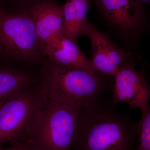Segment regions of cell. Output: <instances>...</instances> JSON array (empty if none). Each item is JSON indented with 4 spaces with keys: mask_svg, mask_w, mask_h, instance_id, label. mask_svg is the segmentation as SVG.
Here are the masks:
<instances>
[{
    "mask_svg": "<svg viewBox=\"0 0 150 150\" xmlns=\"http://www.w3.org/2000/svg\"><path fill=\"white\" fill-rule=\"evenodd\" d=\"M40 81L27 71L0 67V101L28 88Z\"/></svg>",
    "mask_w": 150,
    "mask_h": 150,
    "instance_id": "12",
    "label": "cell"
},
{
    "mask_svg": "<svg viewBox=\"0 0 150 150\" xmlns=\"http://www.w3.org/2000/svg\"><path fill=\"white\" fill-rule=\"evenodd\" d=\"M82 106L48 99L30 124L24 141L38 150H72Z\"/></svg>",
    "mask_w": 150,
    "mask_h": 150,
    "instance_id": "3",
    "label": "cell"
},
{
    "mask_svg": "<svg viewBox=\"0 0 150 150\" xmlns=\"http://www.w3.org/2000/svg\"><path fill=\"white\" fill-rule=\"evenodd\" d=\"M46 59L29 12L11 13L0 7V59L37 66Z\"/></svg>",
    "mask_w": 150,
    "mask_h": 150,
    "instance_id": "4",
    "label": "cell"
},
{
    "mask_svg": "<svg viewBox=\"0 0 150 150\" xmlns=\"http://www.w3.org/2000/svg\"><path fill=\"white\" fill-rule=\"evenodd\" d=\"M100 73L58 64L46 59L40 70V82L49 100L70 105H83L99 100L108 88Z\"/></svg>",
    "mask_w": 150,
    "mask_h": 150,
    "instance_id": "2",
    "label": "cell"
},
{
    "mask_svg": "<svg viewBox=\"0 0 150 150\" xmlns=\"http://www.w3.org/2000/svg\"><path fill=\"white\" fill-rule=\"evenodd\" d=\"M114 77L113 104L126 103L130 111L135 108L142 111L149 106L150 88L144 70L138 71L132 64L123 63Z\"/></svg>",
    "mask_w": 150,
    "mask_h": 150,
    "instance_id": "6",
    "label": "cell"
},
{
    "mask_svg": "<svg viewBox=\"0 0 150 150\" xmlns=\"http://www.w3.org/2000/svg\"><path fill=\"white\" fill-rule=\"evenodd\" d=\"M116 105L99 100L83 105L72 150H135L137 122Z\"/></svg>",
    "mask_w": 150,
    "mask_h": 150,
    "instance_id": "1",
    "label": "cell"
},
{
    "mask_svg": "<svg viewBox=\"0 0 150 150\" xmlns=\"http://www.w3.org/2000/svg\"><path fill=\"white\" fill-rule=\"evenodd\" d=\"M138 2H142V3H149L150 2V0H137Z\"/></svg>",
    "mask_w": 150,
    "mask_h": 150,
    "instance_id": "15",
    "label": "cell"
},
{
    "mask_svg": "<svg viewBox=\"0 0 150 150\" xmlns=\"http://www.w3.org/2000/svg\"><path fill=\"white\" fill-rule=\"evenodd\" d=\"M4 100H1V101H0V107H1V105H2L3 103L4 102Z\"/></svg>",
    "mask_w": 150,
    "mask_h": 150,
    "instance_id": "16",
    "label": "cell"
},
{
    "mask_svg": "<svg viewBox=\"0 0 150 150\" xmlns=\"http://www.w3.org/2000/svg\"><path fill=\"white\" fill-rule=\"evenodd\" d=\"M9 146L3 147L0 146V150H34L35 147L26 141H18L11 142Z\"/></svg>",
    "mask_w": 150,
    "mask_h": 150,
    "instance_id": "14",
    "label": "cell"
},
{
    "mask_svg": "<svg viewBox=\"0 0 150 150\" xmlns=\"http://www.w3.org/2000/svg\"><path fill=\"white\" fill-rule=\"evenodd\" d=\"M34 150H38L37 149H35H35H34Z\"/></svg>",
    "mask_w": 150,
    "mask_h": 150,
    "instance_id": "17",
    "label": "cell"
},
{
    "mask_svg": "<svg viewBox=\"0 0 150 150\" xmlns=\"http://www.w3.org/2000/svg\"><path fill=\"white\" fill-rule=\"evenodd\" d=\"M44 52L46 59L58 64L80 69L92 74L99 73L77 43L66 38L62 33L49 39L44 46Z\"/></svg>",
    "mask_w": 150,
    "mask_h": 150,
    "instance_id": "8",
    "label": "cell"
},
{
    "mask_svg": "<svg viewBox=\"0 0 150 150\" xmlns=\"http://www.w3.org/2000/svg\"><path fill=\"white\" fill-rule=\"evenodd\" d=\"M35 33L43 48L51 38L61 33L64 19L63 6L53 3H38L29 8Z\"/></svg>",
    "mask_w": 150,
    "mask_h": 150,
    "instance_id": "9",
    "label": "cell"
},
{
    "mask_svg": "<svg viewBox=\"0 0 150 150\" xmlns=\"http://www.w3.org/2000/svg\"><path fill=\"white\" fill-rule=\"evenodd\" d=\"M47 100L40 81L5 100L0 107V146L24 141L30 124Z\"/></svg>",
    "mask_w": 150,
    "mask_h": 150,
    "instance_id": "5",
    "label": "cell"
},
{
    "mask_svg": "<svg viewBox=\"0 0 150 150\" xmlns=\"http://www.w3.org/2000/svg\"><path fill=\"white\" fill-rule=\"evenodd\" d=\"M106 15L115 24L131 29L139 24L142 11L137 0H98Z\"/></svg>",
    "mask_w": 150,
    "mask_h": 150,
    "instance_id": "10",
    "label": "cell"
},
{
    "mask_svg": "<svg viewBox=\"0 0 150 150\" xmlns=\"http://www.w3.org/2000/svg\"><path fill=\"white\" fill-rule=\"evenodd\" d=\"M84 35H88L91 44L94 68L103 75L114 76L126 58V54L116 48L111 40L88 21Z\"/></svg>",
    "mask_w": 150,
    "mask_h": 150,
    "instance_id": "7",
    "label": "cell"
},
{
    "mask_svg": "<svg viewBox=\"0 0 150 150\" xmlns=\"http://www.w3.org/2000/svg\"><path fill=\"white\" fill-rule=\"evenodd\" d=\"M90 6L89 0H67L63 6L64 19L61 33L77 43L80 35H84L88 20L86 13Z\"/></svg>",
    "mask_w": 150,
    "mask_h": 150,
    "instance_id": "11",
    "label": "cell"
},
{
    "mask_svg": "<svg viewBox=\"0 0 150 150\" xmlns=\"http://www.w3.org/2000/svg\"><path fill=\"white\" fill-rule=\"evenodd\" d=\"M142 116L137 122L138 144L135 150H150V107L141 111Z\"/></svg>",
    "mask_w": 150,
    "mask_h": 150,
    "instance_id": "13",
    "label": "cell"
}]
</instances>
